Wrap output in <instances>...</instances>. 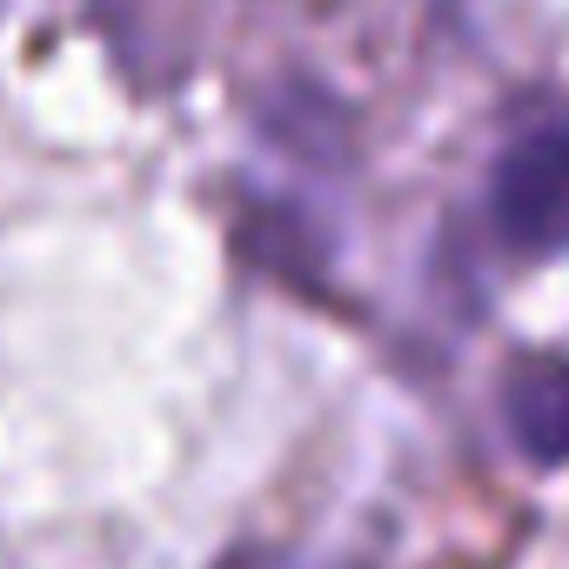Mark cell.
<instances>
[{
    "instance_id": "2",
    "label": "cell",
    "mask_w": 569,
    "mask_h": 569,
    "mask_svg": "<svg viewBox=\"0 0 569 569\" xmlns=\"http://www.w3.org/2000/svg\"><path fill=\"white\" fill-rule=\"evenodd\" d=\"M502 422L529 462H569V362H522L502 389Z\"/></svg>"
},
{
    "instance_id": "1",
    "label": "cell",
    "mask_w": 569,
    "mask_h": 569,
    "mask_svg": "<svg viewBox=\"0 0 569 569\" xmlns=\"http://www.w3.org/2000/svg\"><path fill=\"white\" fill-rule=\"evenodd\" d=\"M489 208H496L502 241L529 254L569 248V108H549L536 128H522L502 148Z\"/></svg>"
}]
</instances>
